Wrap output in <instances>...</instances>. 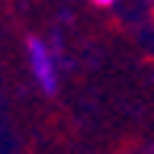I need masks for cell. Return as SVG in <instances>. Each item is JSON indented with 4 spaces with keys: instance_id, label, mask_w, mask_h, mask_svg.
I'll use <instances>...</instances> for the list:
<instances>
[{
    "instance_id": "obj_1",
    "label": "cell",
    "mask_w": 154,
    "mask_h": 154,
    "mask_svg": "<svg viewBox=\"0 0 154 154\" xmlns=\"http://www.w3.org/2000/svg\"><path fill=\"white\" fill-rule=\"evenodd\" d=\"M26 48H29V64H32L35 80L42 84V90H45V93H55L58 80H55V61H51V55H48V48L42 45L38 38H29Z\"/></svg>"
},
{
    "instance_id": "obj_2",
    "label": "cell",
    "mask_w": 154,
    "mask_h": 154,
    "mask_svg": "<svg viewBox=\"0 0 154 154\" xmlns=\"http://www.w3.org/2000/svg\"><path fill=\"white\" fill-rule=\"evenodd\" d=\"M93 3H100V7H109V3H112V0H93Z\"/></svg>"
}]
</instances>
